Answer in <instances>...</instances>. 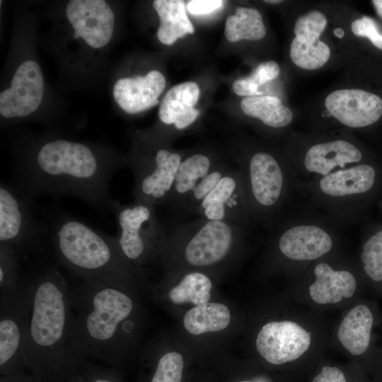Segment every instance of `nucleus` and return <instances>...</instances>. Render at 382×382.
<instances>
[{
  "label": "nucleus",
  "mask_w": 382,
  "mask_h": 382,
  "mask_svg": "<svg viewBox=\"0 0 382 382\" xmlns=\"http://www.w3.org/2000/svg\"><path fill=\"white\" fill-rule=\"evenodd\" d=\"M32 311L25 369L38 382H66L88 360L77 330L70 287L56 265L29 277Z\"/></svg>",
  "instance_id": "1"
},
{
  "label": "nucleus",
  "mask_w": 382,
  "mask_h": 382,
  "mask_svg": "<svg viewBox=\"0 0 382 382\" xmlns=\"http://www.w3.org/2000/svg\"><path fill=\"white\" fill-rule=\"evenodd\" d=\"M117 161L102 158L81 143L58 139L42 144L17 173L28 195H68L111 212L109 185Z\"/></svg>",
  "instance_id": "2"
},
{
  "label": "nucleus",
  "mask_w": 382,
  "mask_h": 382,
  "mask_svg": "<svg viewBox=\"0 0 382 382\" xmlns=\"http://www.w3.org/2000/svg\"><path fill=\"white\" fill-rule=\"evenodd\" d=\"M70 295L86 356L116 368L137 328L133 299L98 280H81Z\"/></svg>",
  "instance_id": "3"
},
{
  "label": "nucleus",
  "mask_w": 382,
  "mask_h": 382,
  "mask_svg": "<svg viewBox=\"0 0 382 382\" xmlns=\"http://www.w3.org/2000/svg\"><path fill=\"white\" fill-rule=\"evenodd\" d=\"M51 236L57 262L81 280H98L126 290L134 279L135 265L125 256L115 236L66 216L56 221Z\"/></svg>",
  "instance_id": "4"
},
{
  "label": "nucleus",
  "mask_w": 382,
  "mask_h": 382,
  "mask_svg": "<svg viewBox=\"0 0 382 382\" xmlns=\"http://www.w3.org/2000/svg\"><path fill=\"white\" fill-rule=\"evenodd\" d=\"M241 230L240 224L197 217L173 226L167 232L165 247L181 249L190 266H213L231 254Z\"/></svg>",
  "instance_id": "5"
},
{
  "label": "nucleus",
  "mask_w": 382,
  "mask_h": 382,
  "mask_svg": "<svg viewBox=\"0 0 382 382\" xmlns=\"http://www.w3.org/2000/svg\"><path fill=\"white\" fill-rule=\"evenodd\" d=\"M111 212L117 224V243L134 265L145 262L164 248L167 230L158 217L154 206L136 201L121 204L114 200Z\"/></svg>",
  "instance_id": "6"
},
{
  "label": "nucleus",
  "mask_w": 382,
  "mask_h": 382,
  "mask_svg": "<svg viewBox=\"0 0 382 382\" xmlns=\"http://www.w3.org/2000/svg\"><path fill=\"white\" fill-rule=\"evenodd\" d=\"M32 311L29 277H23L17 291L0 296V374L25 369V354Z\"/></svg>",
  "instance_id": "7"
},
{
  "label": "nucleus",
  "mask_w": 382,
  "mask_h": 382,
  "mask_svg": "<svg viewBox=\"0 0 382 382\" xmlns=\"http://www.w3.org/2000/svg\"><path fill=\"white\" fill-rule=\"evenodd\" d=\"M183 156L167 148L132 161L134 201L157 206L168 204Z\"/></svg>",
  "instance_id": "8"
},
{
  "label": "nucleus",
  "mask_w": 382,
  "mask_h": 382,
  "mask_svg": "<svg viewBox=\"0 0 382 382\" xmlns=\"http://www.w3.org/2000/svg\"><path fill=\"white\" fill-rule=\"evenodd\" d=\"M28 196L23 190L1 184L0 243L9 245L19 253L35 248L41 236Z\"/></svg>",
  "instance_id": "9"
},
{
  "label": "nucleus",
  "mask_w": 382,
  "mask_h": 382,
  "mask_svg": "<svg viewBox=\"0 0 382 382\" xmlns=\"http://www.w3.org/2000/svg\"><path fill=\"white\" fill-rule=\"evenodd\" d=\"M337 337L352 355L382 360V318L374 304L352 307L339 325Z\"/></svg>",
  "instance_id": "10"
},
{
  "label": "nucleus",
  "mask_w": 382,
  "mask_h": 382,
  "mask_svg": "<svg viewBox=\"0 0 382 382\" xmlns=\"http://www.w3.org/2000/svg\"><path fill=\"white\" fill-rule=\"evenodd\" d=\"M255 344L257 352L267 361L280 365L303 356L311 347V335L295 321H272L260 330Z\"/></svg>",
  "instance_id": "11"
},
{
  "label": "nucleus",
  "mask_w": 382,
  "mask_h": 382,
  "mask_svg": "<svg viewBox=\"0 0 382 382\" xmlns=\"http://www.w3.org/2000/svg\"><path fill=\"white\" fill-rule=\"evenodd\" d=\"M245 192L241 173L230 168L192 214L209 220L241 225L245 212Z\"/></svg>",
  "instance_id": "12"
},
{
  "label": "nucleus",
  "mask_w": 382,
  "mask_h": 382,
  "mask_svg": "<svg viewBox=\"0 0 382 382\" xmlns=\"http://www.w3.org/2000/svg\"><path fill=\"white\" fill-rule=\"evenodd\" d=\"M328 23L325 16L316 10L300 16L295 22V37L290 46V57L297 66L307 70L322 67L330 57L328 45L320 40Z\"/></svg>",
  "instance_id": "13"
},
{
  "label": "nucleus",
  "mask_w": 382,
  "mask_h": 382,
  "mask_svg": "<svg viewBox=\"0 0 382 382\" xmlns=\"http://www.w3.org/2000/svg\"><path fill=\"white\" fill-rule=\"evenodd\" d=\"M42 71L33 61L22 63L16 69L11 87L0 94V113L6 118L27 116L39 107L43 97Z\"/></svg>",
  "instance_id": "14"
},
{
  "label": "nucleus",
  "mask_w": 382,
  "mask_h": 382,
  "mask_svg": "<svg viewBox=\"0 0 382 382\" xmlns=\"http://www.w3.org/2000/svg\"><path fill=\"white\" fill-rule=\"evenodd\" d=\"M66 13L74 29V38H83L93 48L102 47L110 42L115 16L105 1L72 0L68 3Z\"/></svg>",
  "instance_id": "15"
},
{
  "label": "nucleus",
  "mask_w": 382,
  "mask_h": 382,
  "mask_svg": "<svg viewBox=\"0 0 382 382\" xmlns=\"http://www.w3.org/2000/svg\"><path fill=\"white\" fill-rule=\"evenodd\" d=\"M329 113L350 127H363L378 121L382 115V99L358 88L338 89L325 98Z\"/></svg>",
  "instance_id": "16"
},
{
  "label": "nucleus",
  "mask_w": 382,
  "mask_h": 382,
  "mask_svg": "<svg viewBox=\"0 0 382 382\" xmlns=\"http://www.w3.org/2000/svg\"><path fill=\"white\" fill-rule=\"evenodd\" d=\"M245 173L250 197L260 207L274 206L282 194L284 178L278 161L270 154L255 153L248 161Z\"/></svg>",
  "instance_id": "17"
},
{
  "label": "nucleus",
  "mask_w": 382,
  "mask_h": 382,
  "mask_svg": "<svg viewBox=\"0 0 382 382\" xmlns=\"http://www.w3.org/2000/svg\"><path fill=\"white\" fill-rule=\"evenodd\" d=\"M165 86L163 75L153 70L144 76L119 79L114 86L113 96L125 112L137 114L158 105Z\"/></svg>",
  "instance_id": "18"
},
{
  "label": "nucleus",
  "mask_w": 382,
  "mask_h": 382,
  "mask_svg": "<svg viewBox=\"0 0 382 382\" xmlns=\"http://www.w3.org/2000/svg\"><path fill=\"white\" fill-rule=\"evenodd\" d=\"M279 248L294 260H311L328 253L332 242L330 236L316 226H298L286 230L280 236Z\"/></svg>",
  "instance_id": "19"
},
{
  "label": "nucleus",
  "mask_w": 382,
  "mask_h": 382,
  "mask_svg": "<svg viewBox=\"0 0 382 382\" xmlns=\"http://www.w3.org/2000/svg\"><path fill=\"white\" fill-rule=\"evenodd\" d=\"M199 96L198 85L192 81L177 84L170 88L163 98L158 110L161 121L173 125L183 130L192 125L199 115L194 108Z\"/></svg>",
  "instance_id": "20"
},
{
  "label": "nucleus",
  "mask_w": 382,
  "mask_h": 382,
  "mask_svg": "<svg viewBox=\"0 0 382 382\" xmlns=\"http://www.w3.org/2000/svg\"><path fill=\"white\" fill-rule=\"evenodd\" d=\"M316 279L309 286V295L318 304H334L352 297L357 290L354 276L346 270H335L321 262L314 270Z\"/></svg>",
  "instance_id": "21"
},
{
  "label": "nucleus",
  "mask_w": 382,
  "mask_h": 382,
  "mask_svg": "<svg viewBox=\"0 0 382 382\" xmlns=\"http://www.w3.org/2000/svg\"><path fill=\"white\" fill-rule=\"evenodd\" d=\"M219 164L202 152L183 157L168 204L181 210L196 186Z\"/></svg>",
  "instance_id": "22"
},
{
  "label": "nucleus",
  "mask_w": 382,
  "mask_h": 382,
  "mask_svg": "<svg viewBox=\"0 0 382 382\" xmlns=\"http://www.w3.org/2000/svg\"><path fill=\"white\" fill-rule=\"evenodd\" d=\"M361 157V151L353 144L336 140L313 146L306 154L304 165L310 172L327 175L336 166L358 162Z\"/></svg>",
  "instance_id": "23"
},
{
  "label": "nucleus",
  "mask_w": 382,
  "mask_h": 382,
  "mask_svg": "<svg viewBox=\"0 0 382 382\" xmlns=\"http://www.w3.org/2000/svg\"><path fill=\"white\" fill-rule=\"evenodd\" d=\"M375 170L369 165H359L325 175L320 181L321 190L335 197L359 194L374 184Z\"/></svg>",
  "instance_id": "24"
},
{
  "label": "nucleus",
  "mask_w": 382,
  "mask_h": 382,
  "mask_svg": "<svg viewBox=\"0 0 382 382\" xmlns=\"http://www.w3.org/2000/svg\"><path fill=\"white\" fill-rule=\"evenodd\" d=\"M153 6L160 18L157 37L161 43L171 45L178 38L195 32L183 1L155 0Z\"/></svg>",
  "instance_id": "25"
},
{
  "label": "nucleus",
  "mask_w": 382,
  "mask_h": 382,
  "mask_svg": "<svg viewBox=\"0 0 382 382\" xmlns=\"http://www.w3.org/2000/svg\"><path fill=\"white\" fill-rule=\"evenodd\" d=\"M243 112L250 117L262 121L265 125L279 128L289 125L294 115L277 96L260 95L243 98L241 103Z\"/></svg>",
  "instance_id": "26"
},
{
  "label": "nucleus",
  "mask_w": 382,
  "mask_h": 382,
  "mask_svg": "<svg viewBox=\"0 0 382 382\" xmlns=\"http://www.w3.org/2000/svg\"><path fill=\"white\" fill-rule=\"evenodd\" d=\"M230 319V312L226 305L207 302L188 311L184 316L183 323L190 333L199 335L225 329Z\"/></svg>",
  "instance_id": "27"
},
{
  "label": "nucleus",
  "mask_w": 382,
  "mask_h": 382,
  "mask_svg": "<svg viewBox=\"0 0 382 382\" xmlns=\"http://www.w3.org/2000/svg\"><path fill=\"white\" fill-rule=\"evenodd\" d=\"M224 33L231 42L242 40H258L265 36L266 28L257 9L239 6L235 14L226 18Z\"/></svg>",
  "instance_id": "28"
},
{
  "label": "nucleus",
  "mask_w": 382,
  "mask_h": 382,
  "mask_svg": "<svg viewBox=\"0 0 382 382\" xmlns=\"http://www.w3.org/2000/svg\"><path fill=\"white\" fill-rule=\"evenodd\" d=\"M212 288V282L207 274L192 271L185 274L170 289L168 298L176 304L191 303L198 306L209 301Z\"/></svg>",
  "instance_id": "29"
},
{
  "label": "nucleus",
  "mask_w": 382,
  "mask_h": 382,
  "mask_svg": "<svg viewBox=\"0 0 382 382\" xmlns=\"http://www.w3.org/2000/svg\"><path fill=\"white\" fill-rule=\"evenodd\" d=\"M20 253L12 246L0 243L1 296L11 295L18 290L23 277L20 274Z\"/></svg>",
  "instance_id": "30"
},
{
  "label": "nucleus",
  "mask_w": 382,
  "mask_h": 382,
  "mask_svg": "<svg viewBox=\"0 0 382 382\" xmlns=\"http://www.w3.org/2000/svg\"><path fill=\"white\" fill-rule=\"evenodd\" d=\"M280 69L274 61L260 64L248 77L238 79L233 84L234 93L241 96H260L259 87L275 79L279 74Z\"/></svg>",
  "instance_id": "31"
},
{
  "label": "nucleus",
  "mask_w": 382,
  "mask_h": 382,
  "mask_svg": "<svg viewBox=\"0 0 382 382\" xmlns=\"http://www.w3.org/2000/svg\"><path fill=\"white\" fill-rule=\"evenodd\" d=\"M361 260L369 278L376 284H382V231L371 236L364 243Z\"/></svg>",
  "instance_id": "32"
},
{
  "label": "nucleus",
  "mask_w": 382,
  "mask_h": 382,
  "mask_svg": "<svg viewBox=\"0 0 382 382\" xmlns=\"http://www.w3.org/2000/svg\"><path fill=\"white\" fill-rule=\"evenodd\" d=\"M183 359L178 352H170L158 359L149 382H181Z\"/></svg>",
  "instance_id": "33"
},
{
  "label": "nucleus",
  "mask_w": 382,
  "mask_h": 382,
  "mask_svg": "<svg viewBox=\"0 0 382 382\" xmlns=\"http://www.w3.org/2000/svg\"><path fill=\"white\" fill-rule=\"evenodd\" d=\"M230 167L219 164L193 190L181 211L192 214L196 207L207 194L218 184L225 175Z\"/></svg>",
  "instance_id": "34"
},
{
  "label": "nucleus",
  "mask_w": 382,
  "mask_h": 382,
  "mask_svg": "<svg viewBox=\"0 0 382 382\" xmlns=\"http://www.w3.org/2000/svg\"><path fill=\"white\" fill-rule=\"evenodd\" d=\"M78 373L84 382H121L115 368L103 366L90 360L82 364Z\"/></svg>",
  "instance_id": "35"
},
{
  "label": "nucleus",
  "mask_w": 382,
  "mask_h": 382,
  "mask_svg": "<svg viewBox=\"0 0 382 382\" xmlns=\"http://www.w3.org/2000/svg\"><path fill=\"white\" fill-rule=\"evenodd\" d=\"M352 33L359 37L368 38L377 48L382 50V34L376 21L369 16H362L351 23Z\"/></svg>",
  "instance_id": "36"
},
{
  "label": "nucleus",
  "mask_w": 382,
  "mask_h": 382,
  "mask_svg": "<svg viewBox=\"0 0 382 382\" xmlns=\"http://www.w3.org/2000/svg\"><path fill=\"white\" fill-rule=\"evenodd\" d=\"M221 0H192L187 4V10L192 15H204L219 8Z\"/></svg>",
  "instance_id": "37"
},
{
  "label": "nucleus",
  "mask_w": 382,
  "mask_h": 382,
  "mask_svg": "<svg viewBox=\"0 0 382 382\" xmlns=\"http://www.w3.org/2000/svg\"><path fill=\"white\" fill-rule=\"evenodd\" d=\"M312 382H347L344 372L337 366H325Z\"/></svg>",
  "instance_id": "38"
},
{
  "label": "nucleus",
  "mask_w": 382,
  "mask_h": 382,
  "mask_svg": "<svg viewBox=\"0 0 382 382\" xmlns=\"http://www.w3.org/2000/svg\"><path fill=\"white\" fill-rule=\"evenodd\" d=\"M0 382H38L31 374L20 371L9 375H2Z\"/></svg>",
  "instance_id": "39"
},
{
  "label": "nucleus",
  "mask_w": 382,
  "mask_h": 382,
  "mask_svg": "<svg viewBox=\"0 0 382 382\" xmlns=\"http://www.w3.org/2000/svg\"><path fill=\"white\" fill-rule=\"evenodd\" d=\"M372 3L376 13L382 18V0H374Z\"/></svg>",
  "instance_id": "40"
},
{
  "label": "nucleus",
  "mask_w": 382,
  "mask_h": 382,
  "mask_svg": "<svg viewBox=\"0 0 382 382\" xmlns=\"http://www.w3.org/2000/svg\"><path fill=\"white\" fill-rule=\"evenodd\" d=\"M66 382H84V381L82 376L79 373H76L68 378Z\"/></svg>",
  "instance_id": "41"
},
{
  "label": "nucleus",
  "mask_w": 382,
  "mask_h": 382,
  "mask_svg": "<svg viewBox=\"0 0 382 382\" xmlns=\"http://www.w3.org/2000/svg\"><path fill=\"white\" fill-rule=\"evenodd\" d=\"M264 1L269 4H279V3L282 2V1L281 0H266Z\"/></svg>",
  "instance_id": "42"
},
{
  "label": "nucleus",
  "mask_w": 382,
  "mask_h": 382,
  "mask_svg": "<svg viewBox=\"0 0 382 382\" xmlns=\"http://www.w3.org/2000/svg\"><path fill=\"white\" fill-rule=\"evenodd\" d=\"M240 382H252V381H240Z\"/></svg>",
  "instance_id": "43"
}]
</instances>
